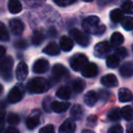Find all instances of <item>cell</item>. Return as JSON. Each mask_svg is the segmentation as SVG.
<instances>
[{"label":"cell","mask_w":133,"mask_h":133,"mask_svg":"<svg viewBox=\"0 0 133 133\" xmlns=\"http://www.w3.org/2000/svg\"><path fill=\"white\" fill-rule=\"evenodd\" d=\"M5 133H19V130L15 127H9Z\"/></svg>","instance_id":"45"},{"label":"cell","mask_w":133,"mask_h":133,"mask_svg":"<svg viewBox=\"0 0 133 133\" xmlns=\"http://www.w3.org/2000/svg\"><path fill=\"white\" fill-rule=\"evenodd\" d=\"M98 66L95 63H88L81 70L82 76L85 78H94L98 75Z\"/></svg>","instance_id":"13"},{"label":"cell","mask_w":133,"mask_h":133,"mask_svg":"<svg viewBox=\"0 0 133 133\" xmlns=\"http://www.w3.org/2000/svg\"><path fill=\"white\" fill-rule=\"evenodd\" d=\"M56 35H57V32H56L55 28H51V29H49V36H50V37H55Z\"/></svg>","instance_id":"47"},{"label":"cell","mask_w":133,"mask_h":133,"mask_svg":"<svg viewBox=\"0 0 133 133\" xmlns=\"http://www.w3.org/2000/svg\"><path fill=\"white\" fill-rule=\"evenodd\" d=\"M100 82L106 88H116L118 85V78L113 74H107L103 76L100 79Z\"/></svg>","instance_id":"14"},{"label":"cell","mask_w":133,"mask_h":133,"mask_svg":"<svg viewBox=\"0 0 133 133\" xmlns=\"http://www.w3.org/2000/svg\"><path fill=\"white\" fill-rule=\"evenodd\" d=\"M9 28L12 34L15 36H20L24 32L25 26L21 20L17 18H13L9 21Z\"/></svg>","instance_id":"11"},{"label":"cell","mask_w":133,"mask_h":133,"mask_svg":"<svg viewBox=\"0 0 133 133\" xmlns=\"http://www.w3.org/2000/svg\"><path fill=\"white\" fill-rule=\"evenodd\" d=\"M10 37L6 26L0 22V41H9Z\"/></svg>","instance_id":"33"},{"label":"cell","mask_w":133,"mask_h":133,"mask_svg":"<svg viewBox=\"0 0 133 133\" xmlns=\"http://www.w3.org/2000/svg\"><path fill=\"white\" fill-rule=\"evenodd\" d=\"M56 96L62 100H68V99H69L71 97V90L69 87L62 86V87H60L57 90Z\"/></svg>","instance_id":"21"},{"label":"cell","mask_w":133,"mask_h":133,"mask_svg":"<svg viewBox=\"0 0 133 133\" xmlns=\"http://www.w3.org/2000/svg\"><path fill=\"white\" fill-rule=\"evenodd\" d=\"M70 107L69 102H59V101H52L51 103V110L56 113H63L69 109Z\"/></svg>","instance_id":"17"},{"label":"cell","mask_w":133,"mask_h":133,"mask_svg":"<svg viewBox=\"0 0 133 133\" xmlns=\"http://www.w3.org/2000/svg\"><path fill=\"white\" fill-rule=\"evenodd\" d=\"M98 95V98H100L103 101H107L109 98H110L111 93L109 92L108 90H104V89H100L99 90V94Z\"/></svg>","instance_id":"39"},{"label":"cell","mask_w":133,"mask_h":133,"mask_svg":"<svg viewBox=\"0 0 133 133\" xmlns=\"http://www.w3.org/2000/svg\"><path fill=\"white\" fill-rule=\"evenodd\" d=\"M69 35L70 37H72V38L80 46H89V42H90V37L88 35H86L85 33H83L80 30L77 29V28H73L69 31Z\"/></svg>","instance_id":"6"},{"label":"cell","mask_w":133,"mask_h":133,"mask_svg":"<svg viewBox=\"0 0 133 133\" xmlns=\"http://www.w3.org/2000/svg\"><path fill=\"white\" fill-rule=\"evenodd\" d=\"M120 22H121L122 28L125 30H127V31H130L133 28V18L131 17H123Z\"/></svg>","instance_id":"32"},{"label":"cell","mask_w":133,"mask_h":133,"mask_svg":"<svg viewBox=\"0 0 133 133\" xmlns=\"http://www.w3.org/2000/svg\"><path fill=\"white\" fill-rule=\"evenodd\" d=\"M108 118H109V119L112 120V121H118V120L121 118L120 109L115 108V109H111V110L108 113Z\"/></svg>","instance_id":"31"},{"label":"cell","mask_w":133,"mask_h":133,"mask_svg":"<svg viewBox=\"0 0 133 133\" xmlns=\"http://www.w3.org/2000/svg\"><path fill=\"white\" fill-rule=\"evenodd\" d=\"M43 52L48 56H57L60 53L59 46L56 42H50L46 48L43 49Z\"/></svg>","instance_id":"20"},{"label":"cell","mask_w":133,"mask_h":133,"mask_svg":"<svg viewBox=\"0 0 133 133\" xmlns=\"http://www.w3.org/2000/svg\"><path fill=\"white\" fill-rule=\"evenodd\" d=\"M120 63V59L117 57L116 55H109L107 57L106 59V64H107L108 68L109 69H116L117 66L119 65Z\"/></svg>","instance_id":"27"},{"label":"cell","mask_w":133,"mask_h":133,"mask_svg":"<svg viewBox=\"0 0 133 133\" xmlns=\"http://www.w3.org/2000/svg\"><path fill=\"white\" fill-rule=\"evenodd\" d=\"M109 17L114 23H118L123 18V12L119 8H115L109 14Z\"/></svg>","instance_id":"30"},{"label":"cell","mask_w":133,"mask_h":133,"mask_svg":"<svg viewBox=\"0 0 133 133\" xmlns=\"http://www.w3.org/2000/svg\"><path fill=\"white\" fill-rule=\"evenodd\" d=\"M14 66V60L11 57H5L0 59V74L5 79H11V71Z\"/></svg>","instance_id":"3"},{"label":"cell","mask_w":133,"mask_h":133,"mask_svg":"<svg viewBox=\"0 0 133 133\" xmlns=\"http://www.w3.org/2000/svg\"><path fill=\"white\" fill-rule=\"evenodd\" d=\"M118 98L120 102H129L132 99V93L129 89L126 88H121L118 90Z\"/></svg>","instance_id":"23"},{"label":"cell","mask_w":133,"mask_h":133,"mask_svg":"<svg viewBox=\"0 0 133 133\" xmlns=\"http://www.w3.org/2000/svg\"><path fill=\"white\" fill-rule=\"evenodd\" d=\"M54 2L59 6H68L76 3V0H54Z\"/></svg>","instance_id":"38"},{"label":"cell","mask_w":133,"mask_h":133,"mask_svg":"<svg viewBox=\"0 0 133 133\" xmlns=\"http://www.w3.org/2000/svg\"><path fill=\"white\" fill-rule=\"evenodd\" d=\"M121 8H122V11L125 12L126 14L131 15L133 13V6L131 1H126V2H124L121 6Z\"/></svg>","instance_id":"36"},{"label":"cell","mask_w":133,"mask_h":133,"mask_svg":"<svg viewBox=\"0 0 133 133\" xmlns=\"http://www.w3.org/2000/svg\"><path fill=\"white\" fill-rule=\"evenodd\" d=\"M88 63H89L88 57L81 53L75 54L74 56L71 57L70 60H69L71 69L75 71H81Z\"/></svg>","instance_id":"4"},{"label":"cell","mask_w":133,"mask_h":133,"mask_svg":"<svg viewBox=\"0 0 133 133\" xmlns=\"http://www.w3.org/2000/svg\"><path fill=\"white\" fill-rule=\"evenodd\" d=\"M8 122L11 125H17L20 122V118L16 113H10L8 117Z\"/></svg>","instance_id":"35"},{"label":"cell","mask_w":133,"mask_h":133,"mask_svg":"<svg viewBox=\"0 0 133 133\" xmlns=\"http://www.w3.org/2000/svg\"><path fill=\"white\" fill-rule=\"evenodd\" d=\"M2 92H3V86L0 84V94H1Z\"/></svg>","instance_id":"51"},{"label":"cell","mask_w":133,"mask_h":133,"mask_svg":"<svg viewBox=\"0 0 133 133\" xmlns=\"http://www.w3.org/2000/svg\"><path fill=\"white\" fill-rule=\"evenodd\" d=\"M115 55L118 57L119 59H122L124 57H126L128 56V51L123 46H120V48H118L116 49V52H115Z\"/></svg>","instance_id":"37"},{"label":"cell","mask_w":133,"mask_h":133,"mask_svg":"<svg viewBox=\"0 0 133 133\" xmlns=\"http://www.w3.org/2000/svg\"><path fill=\"white\" fill-rule=\"evenodd\" d=\"M120 114H121V118L124 119L128 120V121H131L133 118L132 114V108L131 106H125L120 109Z\"/></svg>","instance_id":"29"},{"label":"cell","mask_w":133,"mask_h":133,"mask_svg":"<svg viewBox=\"0 0 133 133\" xmlns=\"http://www.w3.org/2000/svg\"><path fill=\"white\" fill-rule=\"evenodd\" d=\"M15 46L17 48H21V49H23V48H26V46H28V42H26V40H24V39H20V40L16 41Z\"/></svg>","instance_id":"43"},{"label":"cell","mask_w":133,"mask_h":133,"mask_svg":"<svg viewBox=\"0 0 133 133\" xmlns=\"http://www.w3.org/2000/svg\"><path fill=\"white\" fill-rule=\"evenodd\" d=\"M45 39V35L42 31L40 30H36L33 33V36H32V44L34 46H39L41 43L44 41Z\"/></svg>","instance_id":"28"},{"label":"cell","mask_w":133,"mask_h":133,"mask_svg":"<svg viewBox=\"0 0 133 133\" xmlns=\"http://www.w3.org/2000/svg\"><path fill=\"white\" fill-rule=\"evenodd\" d=\"M50 83L44 78H34L26 84V89L31 94H41L45 93L50 89Z\"/></svg>","instance_id":"2"},{"label":"cell","mask_w":133,"mask_h":133,"mask_svg":"<svg viewBox=\"0 0 133 133\" xmlns=\"http://www.w3.org/2000/svg\"><path fill=\"white\" fill-rule=\"evenodd\" d=\"M76 130V124L71 118L65 120L62 125L59 127L58 133H74Z\"/></svg>","instance_id":"15"},{"label":"cell","mask_w":133,"mask_h":133,"mask_svg":"<svg viewBox=\"0 0 133 133\" xmlns=\"http://www.w3.org/2000/svg\"><path fill=\"white\" fill-rule=\"evenodd\" d=\"M53 101L51 97H46L43 100V103H42V107L44 109V110L46 112H50L51 111V103Z\"/></svg>","instance_id":"34"},{"label":"cell","mask_w":133,"mask_h":133,"mask_svg":"<svg viewBox=\"0 0 133 133\" xmlns=\"http://www.w3.org/2000/svg\"><path fill=\"white\" fill-rule=\"evenodd\" d=\"M84 115V109L78 104H76L72 107L70 110V116L72 120H79Z\"/></svg>","instance_id":"22"},{"label":"cell","mask_w":133,"mask_h":133,"mask_svg":"<svg viewBox=\"0 0 133 133\" xmlns=\"http://www.w3.org/2000/svg\"><path fill=\"white\" fill-rule=\"evenodd\" d=\"M119 73L123 78H130L133 74V65L132 62H126L120 66Z\"/></svg>","instance_id":"19"},{"label":"cell","mask_w":133,"mask_h":133,"mask_svg":"<svg viewBox=\"0 0 133 133\" xmlns=\"http://www.w3.org/2000/svg\"><path fill=\"white\" fill-rule=\"evenodd\" d=\"M28 75V66L25 62L21 61L17 66V70H16V77L17 79L19 81H23L26 78Z\"/></svg>","instance_id":"12"},{"label":"cell","mask_w":133,"mask_h":133,"mask_svg":"<svg viewBox=\"0 0 133 133\" xmlns=\"http://www.w3.org/2000/svg\"><path fill=\"white\" fill-rule=\"evenodd\" d=\"M25 94L24 87L22 84H17L15 87L12 88L8 95V100L12 104L19 102L23 98Z\"/></svg>","instance_id":"5"},{"label":"cell","mask_w":133,"mask_h":133,"mask_svg":"<svg viewBox=\"0 0 133 133\" xmlns=\"http://www.w3.org/2000/svg\"><path fill=\"white\" fill-rule=\"evenodd\" d=\"M6 109H5L3 106L0 105V122L4 120L5 117H6Z\"/></svg>","instance_id":"44"},{"label":"cell","mask_w":133,"mask_h":133,"mask_svg":"<svg viewBox=\"0 0 133 133\" xmlns=\"http://www.w3.org/2000/svg\"><path fill=\"white\" fill-rule=\"evenodd\" d=\"M38 133H55V128L51 124H48V125L45 126V127L41 128L39 129Z\"/></svg>","instance_id":"41"},{"label":"cell","mask_w":133,"mask_h":133,"mask_svg":"<svg viewBox=\"0 0 133 133\" xmlns=\"http://www.w3.org/2000/svg\"><path fill=\"white\" fill-rule=\"evenodd\" d=\"M69 70L62 64H56L52 68V77L56 81H58L62 78H66V77H69Z\"/></svg>","instance_id":"7"},{"label":"cell","mask_w":133,"mask_h":133,"mask_svg":"<svg viewBox=\"0 0 133 133\" xmlns=\"http://www.w3.org/2000/svg\"><path fill=\"white\" fill-rule=\"evenodd\" d=\"M109 51H110V45L107 41L98 43L94 48V55L99 58H103V57H107Z\"/></svg>","instance_id":"8"},{"label":"cell","mask_w":133,"mask_h":133,"mask_svg":"<svg viewBox=\"0 0 133 133\" xmlns=\"http://www.w3.org/2000/svg\"><path fill=\"white\" fill-rule=\"evenodd\" d=\"M82 133H94V131L89 130V129H83V130H82Z\"/></svg>","instance_id":"50"},{"label":"cell","mask_w":133,"mask_h":133,"mask_svg":"<svg viewBox=\"0 0 133 133\" xmlns=\"http://www.w3.org/2000/svg\"><path fill=\"white\" fill-rule=\"evenodd\" d=\"M8 8L12 14H18L22 11V5L17 0H10L8 4Z\"/></svg>","instance_id":"24"},{"label":"cell","mask_w":133,"mask_h":133,"mask_svg":"<svg viewBox=\"0 0 133 133\" xmlns=\"http://www.w3.org/2000/svg\"><path fill=\"white\" fill-rule=\"evenodd\" d=\"M98 100V95L96 91L89 90L84 96V102L88 107H93Z\"/></svg>","instance_id":"16"},{"label":"cell","mask_w":133,"mask_h":133,"mask_svg":"<svg viewBox=\"0 0 133 133\" xmlns=\"http://www.w3.org/2000/svg\"><path fill=\"white\" fill-rule=\"evenodd\" d=\"M40 116L41 112L37 109H35L26 120V125L28 129H34L40 123Z\"/></svg>","instance_id":"9"},{"label":"cell","mask_w":133,"mask_h":133,"mask_svg":"<svg viewBox=\"0 0 133 133\" xmlns=\"http://www.w3.org/2000/svg\"><path fill=\"white\" fill-rule=\"evenodd\" d=\"M59 46H60L61 49L65 52H69L71 51L74 46V43H73V40L69 37H66V36H63L61 37L60 40H59Z\"/></svg>","instance_id":"18"},{"label":"cell","mask_w":133,"mask_h":133,"mask_svg":"<svg viewBox=\"0 0 133 133\" xmlns=\"http://www.w3.org/2000/svg\"><path fill=\"white\" fill-rule=\"evenodd\" d=\"M97 122H98V118H97V116H95V115H91V116H89V118H87L88 125L90 126L91 128L96 127Z\"/></svg>","instance_id":"42"},{"label":"cell","mask_w":133,"mask_h":133,"mask_svg":"<svg viewBox=\"0 0 133 133\" xmlns=\"http://www.w3.org/2000/svg\"><path fill=\"white\" fill-rule=\"evenodd\" d=\"M86 87V82L83 79L78 78L72 81V89L76 93H81Z\"/></svg>","instance_id":"25"},{"label":"cell","mask_w":133,"mask_h":133,"mask_svg":"<svg viewBox=\"0 0 133 133\" xmlns=\"http://www.w3.org/2000/svg\"><path fill=\"white\" fill-rule=\"evenodd\" d=\"M3 129H4V122L1 121L0 122V133H2Z\"/></svg>","instance_id":"49"},{"label":"cell","mask_w":133,"mask_h":133,"mask_svg":"<svg viewBox=\"0 0 133 133\" xmlns=\"http://www.w3.org/2000/svg\"><path fill=\"white\" fill-rule=\"evenodd\" d=\"M100 20L97 16H89L82 22V28L87 33L92 35H102L106 31V26L99 24Z\"/></svg>","instance_id":"1"},{"label":"cell","mask_w":133,"mask_h":133,"mask_svg":"<svg viewBox=\"0 0 133 133\" xmlns=\"http://www.w3.org/2000/svg\"><path fill=\"white\" fill-rule=\"evenodd\" d=\"M127 133H133V126H132V124H129V125L128 129H127Z\"/></svg>","instance_id":"48"},{"label":"cell","mask_w":133,"mask_h":133,"mask_svg":"<svg viewBox=\"0 0 133 133\" xmlns=\"http://www.w3.org/2000/svg\"><path fill=\"white\" fill-rule=\"evenodd\" d=\"M5 54H6V48L0 45V58L4 57Z\"/></svg>","instance_id":"46"},{"label":"cell","mask_w":133,"mask_h":133,"mask_svg":"<svg viewBox=\"0 0 133 133\" xmlns=\"http://www.w3.org/2000/svg\"><path fill=\"white\" fill-rule=\"evenodd\" d=\"M49 69V63L45 58H38L35 61L33 65V72L37 74H42L48 70Z\"/></svg>","instance_id":"10"},{"label":"cell","mask_w":133,"mask_h":133,"mask_svg":"<svg viewBox=\"0 0 133 133\" xmlns=\"http://www.w3.org/2000/svg\"><path fill=\"white\" fill-rule=\"evenodd\" d=\"M107 133H123V128L119 124H116V125L109 128Z\"/></svg>","instance_id":"40"},{"label":"cell","mask_w":133,"mask_h":133,"mask_svg":"<svg viewBox=\"0 0 133 133\" xmlns=\"http://www.w3.org/2000/svg\"><path fill=\"white\" fill-rule=\"evenodd\" d=\"M124 42V37L119 32H114L111 35L110 37V43L113 46H118Z\"/></svg>","instance_id":"26"}]
</instances>
